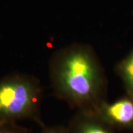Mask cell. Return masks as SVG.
<instances>
[{
	"label": "cell",
	"instance_id": "52a82bcc",
	"mask_svg": "<svg viewBox=\"0 0 133 133\" xmlns=\"http://www.w3.org/2000/svg\"><path fill=\"white\" fill-rule=\"evenodd\" d=\"M42 133H68L66 127L63 126H51L42 127Z\"/></svg>",
	"mask_w": 133,
	"mask_h": 133
},
{
	"label": "cell",
	"instance_id": "277c9868",
	"mask_svg": "<svg viewBox=\"0 0 133 133\" xmlns=\"http://www.w3.org/2000/svg\"><path fill=\"white\" fill-rule=\"evenodd\" d=\"M66 128L68 133H116L94 115L84 111H79Z\"/></svg>",
	"mask_w": 133,
	"mask_h": 133
},
{
	"label": "cell",
	"instance_id": "6da1fadb",
	"mask_svg": "<svg viewBox=\"0 0 133 133\" xmlns=\"http://www.w3.org/2000/svg\"><path fill=\"white\" fill-rule=\"evenodd\" d=\"M50 72L55 92L79 111L90 112L105 100L104 71L87 44H73L58 50L51 60Z\"/></svg>",
	"mask_w": 133,
	"mask_h": 133
},
{
	"label": "cell",
	"instance_id": "8992f818",
	"mask_svg": "<svg viewBox=\"0 0 133 133\" xmlns=\"http://www.w3.org/2000/svg\"><path fill=\"white\" fill-rule=\"evenodd\" d=\"M0 133H30L28 129L17 125L16 123L0 124Z\"/></svg>",
	"mask_w": 133,
	"mask_h": 133
},
{
	"label": "cell",
	"instance_id": "7a4b0ae2",
	"mask_svg": "<svg viewBox=\"0 0 133 133\" xmlns=\"http://www.w3.org/2000/svg\"><path fill=\"white\" fill-rule=\"evenodd\" d=\"M42 91L33 76L14 73L0 78V124L32 120L42 125Z\"/></svg>",
	"mask_w": 133,
	"mask_h": 133
},
{
	"label": "cell",
	"instance_id": "3957f363",
	"mask_svg": "<svg viewBox=\"0 0 133 133\" xmlns=\"http://www.w3.org/2000/svg\"><path fill=\"white\" fill-rule=\"evenodd\" d=\"M88 112L114 129L133 130V97L127 94L112 102L102 101Z\"/></svg>",
	"mask_w": 133,
	"mask_h": 133
},
{
	"label": "cell",
	"instance_id": "5b68a950",
	"mask_svg": "<svg viewBox=\"0 0 133 133\" xmlns=\"http://www.w3.org/2000/svg\"><path fill=\"white\" fill-rule=\"evenodd\" d=\"M116 72L124 84L126 94L133 97V48L118 62Z\"/></svg>",
	"mask_w": 133,
	"mask_h": 133
}]
</instances>
